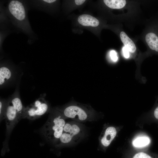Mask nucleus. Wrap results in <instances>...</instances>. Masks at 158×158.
<instances>
[{
  "mask_svg": "<svg viewBox=\"0 0 158 158\" xmlns=\"http://www.w3.org/2000/svg\"><path fill=\"white\" fill-rule=\"evenodd\" d=\"M6 135L5 140L3 142L2 150L5 152L9 150L8 142L11 134L13 129L20 121L15 109L8 98V102L5 114Z\"/></svg>",
  "mask_w": 158,
  "mask_h": 158,
  "instance_id": "nucleus-6",
  "label": "nucleus"
},
{
  "mask_svg": "<svg viewBox=\"0 0 158 158\" xmlns=\"http://www.w3.org/2000/svg\"><path fill=\"white\" fill-rule=\"evenodd\" d=\"M78 22L84 26L96 27L99 24V21L96 18L88 14H83L78 18Z\"/></svg>",
  "mask_w": 158,
  "mask_h": 158,
  "instance_id": "nucleus-10",
  "label": "nucleus"
},
{
  "mask_svg": "<svg viewBox=\"0 0 158 158\" xmlns=\"http://www.w3.org/2000/svg\"><path fill=\"white\" fill-rule=\"evenodd\" d=\"M66 119L55 107L51 109L47 121L40 130L41 135L47 141L55 145L63 133Z\"/></svg>",
  "mask_w": 158,
  "mask_h": 158,
  "instance_id": "nucleus-2",
  "label": "nucleus"
},
{
  "mask_svg": "<svg viewBox=\"0 0 158 158\" xmlns=\"http://www.w3.org/2000/svg\"><path fill=\"white\" fill-rule=\"evenodd\" d=\"M117 133L116 128L113 126L107 127L104 130L103 134L99 138L100 143L105 147L108 146L115 137Z\"/></svg>",
  "mask_w": 158,
  "mask_h": 158,
  "instance_id": "nucleus-9",
  "label": "nucleus"
},
{
  "mask_svg": "<svg viewBox=\"0 0 158 158\" xmlns=\"http://www.w3.org/2000/svg\"><path fill=\"white\" fill-rule=\"evenodd\" d=\"M55 108L66 119L80 123L96 121V111L88 105L73 102Z\"/></svg>",
  "mask_w": 158,
  "mask_h": 158,
  "instance_id": "nucleus-3",
  "label": "nucleus"
},
{
  "mask_svg": "<svg viewBox=\"0 0 158 158\" xmlns=\"http://www.w3.org/2000/svg\"><path fill=\"white\" fill-rule=\"evenodd\" d=\"M154 114L155 118L158 119V107L155 109L154 111Z\"/></svg>",
  "mask_w": 158,
  "mask_h": 158,
  "instance_id": "nucleus-20",
  "label": "nucleus"
},
{
  "mask_svg": "<svg viewBox=\"0 0 158 158\" xmlns=\"http://www.w3.org/2000/svg\"><path fill=\"white\" fill-rule=\"evenodd\" d=\"M110 56L111 59L114 61L116 62L117 61L118 57L115 51L111 50L110 52Z\"/></svg>",
  "mask_w": 158,
  "mask_h": 158,
  "instance_id": "nucleus-17",
  "label": "nucleus"
},
{
  "mask_svg": "<svg viewBox=\"0 0 158 158\" xmlns=\"http://www.w3.org/2000/svg\"><path fill=\"white\" fill-rule=\"evenodd\" d=\"M121 40L124 45L131 53L134 52L136 48L133 41L124 32L122 31L120 33Z\"/></svg>",
  "mask_w": 158,
  "mask_h": 158,
  "instance_id": "nucleus-12",
  "label": "nucleus"
},
{
  "mask_svg": "<svg viewBox=\"0 0 158 158\" xmlns=\"http://www.w3.org/2000/svg\"><path fill=\"white\" fill-rule=\"evenodd\" d=\"M15 67L8 62L1 63L0 66V86L2 88L8 86L16 79L17 75Z\"/></svg>",
  "mask_w": 158,
  "mask_h": 158,
  "instance_id": "nucleus-7",
  "label": "nucleus"
},
{
  "mask_svg": "<svg viewBox=\"0 0 158 158\" xmlns=\"http://www.w3.org/2000/svg\"><path fill=\"white\" fill-rule=\"evenodd\" d=\"M122 51L123 56L126 58H128L129 57V50L125 46L123 47Z\"/></svg>",
  "mask_w": 158,
  "mask_h": 158,
  "instance_id": "nucleus-18",
  "label": "nucleus"
},
{
  "mask_svg": "<svg viewBox=\"0 0 158 158\" xmlns=\"http://www.w3.org/2000/svg\"><path fill=\"white\" fill-rule=\"evenodd\" d=\"M45 96V94L41 95L34 102L25 107L23 119L35 120L50 111V106Z\"/></svg>",
  "mask_w": 158,
  "mask_h": 158,
  "instance_id": "nucleus-5",
  "label": "nucleus"
},
{
  "mask_svg": "<svg viewBox=\"0 0 158 158\" xmlns=\"http://www.w3.org/2000/svg\"><path fill=\"white\" fill-rule=\"evenodd\" d=\"M85 0H75V4L77 5H80L83 4L85 1Z\"/></svg>",
  "mask_w": 158,
  "mask_h": 158,
  "instance_id": "nucleus-19",
  "label": "nucleus"
},
{
  "mask_svg": "<svg viewBox=\"0 0 158 158\" xmlns=\"http://www.w3.org/2000/svg\"><path fill=\"white\" fill-rule=\"evenodd\" d=\"M133 158H152L145 153L141 152L136 154Z\"/></svg>",
  "mask_w": 158,
  "mask_h": 158,
  "instance_id": "nucleus-16",
  "label": "nucleus"
},
{
  "mask_svg": "<svg viewBox=\"0 0 158 158\" xmlns=\"http://www.w3.org/2000/svg\"><path fill=\"white\" fill-rule=\"evenodd\" d=\"M10 101L17 111L19 121L23 119V114L25 107L21 101L18 86H17L13 94L9 97Z\"/></svg>",
  "mask_w": 158,
  "mask_h": 158,
  "instance_id": "nucleus-8",
  "label": "nucleus"
},
{
  "mask_svg": "<svg viewBox=\"0 0 158 158\" xmlns=\"http://www.w3.org/2000/svg\"><path fill=\"white\" fill-rule=\"evenodd\" d=\"M103 1L107 6L112 9L121 8L126 4L125 0H104Z\"/></svg>",
  "mask_w": 158,
  "mask_h": 158,
  "instance_id": "nucleus-13",
  "label": "nucleus"
},
{
  "mask_svg": "<svg viewBox=\"0 0 158 158\" xmlns=\"http://www.w3.org/2000/svg\"><path fill=\"white\" fill-rule=\"evenodd\" d=\"M28 11L27 4L25 1L18 0L9 1L5 10L15 27L33 39L35 34L28 19Z\"/></svg>",
  "mask_w": 158,
  "mask_h": 158,
  "instance_id": "nucleus-1",
  "label": "nucleus"
},
{
  "mask_svg": "<svg viewBox=\"0 0 158 158\" xmlns=\"http://www.w3.org/2000/svg\"><path fill=\"white\" fill-rule=\"evenodd\" d=\"M86 129L81 123L75 121L66 123L63 133L54 145L56 147L76 144L86 136Z\"/></svg>",
  "mask_w": 158,
  "mask_h": 158,
  "instance_id": "nucleus-4",
  "label": "nucleus"
},
{
  "mask_svg": "<svg viewBox=\"0 0 158 158\" xmlns=\"http://www.w3.org/2000/svg\"><path fill=\"white\" fill-rule=\"evenodd\" d=\"M150 142V139L148 137H140L134 140L133 142V144L135 147H140L147 145Z\"/></svg>",
  "mask_w": 158,
  "mask_h": 158,
  "instance_id": "nucleus-14",
  "label": "nucleus"
},
{
  "mask_svg": "<svg viewBox=\"0 0 158 158\" xmlns=\"http://www.w3.org/2000/svg\"><path fill=\"white\" fill-rule=\"evenodd\" d=\"M145 39L150 49L158 51V37L153 32L147 33Z\"/></svg>",
  "mask_w": 158,
  "mask_h": 158,
  "instance_id": "nucleus-11",
  "label": "nucleus"
},
{
  "mask_svg": "<svg viewBox=\"0 0 158 158\" xmlns=\"http://www.w3.org/2000/svg\"><path fill=\"white\" fill-rule=\"evenodd\" d=\"M7 99L0 98V122L5 119V114L8 102Z\"/></svg>",
  "mask_w": 158,
  "mask_h": 158,
  "instance_id": "nucleus-15",
  "label": "nucleus"
}]
</instances>
